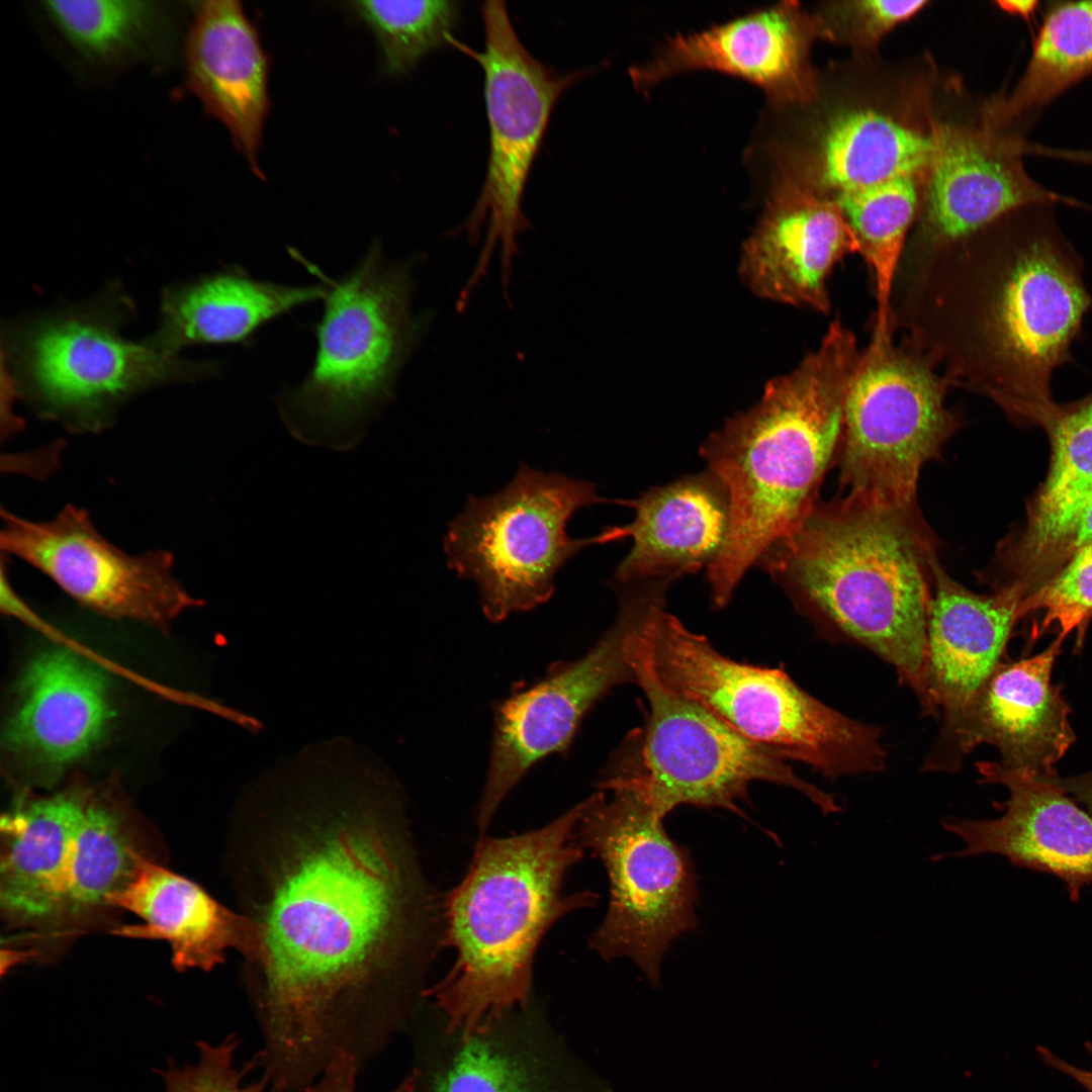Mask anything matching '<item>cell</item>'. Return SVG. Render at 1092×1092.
Wrapping results in <instances>:
<instances>
[{
  "label": "cell",
  "mask_w": 1092,
  "mask_h": 1092,
  "mask_svg": "<svg viewBox=\"0 0 1092 1092\" xmlns=\"http://www.w3.org/2000/svg\"><path fill=\"white\" fill-rule=\"evenodd\" d=\"M915 176L906 175L867 188L838 193L834 201L854 233L875 284L874 338L894 333L892 299L899 267L914 219Z\"/></svg>",
  "instance_id": "4dcf8cb0"
},
{
  "label": "cell",
  "mask_w": 1092,
  "mask_h": 1092,
  "mask_svg": "<svg viewBox=\"0 0 1092 1092\" xmlns=\"http://www.w3.org/2000/svg\"><path fill=\"white\" fill-rule=\"evenodd\" d=\"M359 1067L360 1062L356 1057L340 1053L303 1092H358L356 1080ZM418 1078L413 1073L389 1092H416Z\"/></svg>",
  "instance_id": "f35d334b"
},
{
  "label": "cell",
  "mask_w": 1092,
  "mask_h": 1092,
  "mask_svg": "<svg viewBox=\"0 0 1092 1092\" xmlns=\"http://www.w3.org/2000/svg\"><path fill=\"white\" fill-rule=\"evenodd\" d=\"M935 559L917 508H884L845 495L817 503L756 564L816 625L893 666L923 714L935 717L927 650Z\"/></svg>",
  "instance_id": "3957f363"
},
{
  "label": "cell",
  "mask_w": 1092,
  "mask_h": 1092,
  "mask_svg": "<svg viewBox=\"0 0 1092 1092\" xmlns=\"http://www.w3.org/2000/svg\"><path fill=\"white\" fill-rule=\"evenodd\" d=\"M931 139L923 233L904 253L964 239L1022 207L1069 202L1027 174L1016 139L949 125Z\"/></svg>",
  "instance_id": "ac0fdd59"
},
{
  "label": "cell",
  "mask_w": 1092,
  "mask_h": 1092,
  "mask_svg": "<svg viewBox=\"0 0 1092 1092\" xmlns=\"http://www.w3.org/2000/svg\"><path fill=\"white\" fill-rule=\"evenodd\" d=\"M87 797L63 792L16 805L2 817L1 908L17 922L61 917L72 842Z\"/></svg>",
  "instance_id": "83f0119b"
},
{
  "label": "cell",
  "mask_w": 1092,
  "mask_h": 1092,
  "mask_svg": "<svg viewBox=\"0 0 1092 1092\" xmlns=\"http://www.w3.org/2000/svg\"><path fill=\"white\" fill-rule=\"evenodd\" d=\"M604 499L586 480L539 471L521 463L500 491L470 496L444 539L448 566L475 581L484 616L499 623L532 610L554 593L558 570L604 532L573 539L567 523L579 509Z\"/></svg>",
  "instance_id": "8fae6325"
},
{
  "label": "cell",
  "mask_w": 1092,
  "mask_h": 1092,
  "mask_svg": "<svg viewBox=\"0 0 1092 1092\" xmlns=\"http://www.w3.org/2000/svg\"><path fill=\"white\" fill-rule=\"evenodd\" d=\"M807 40L804 15L793 3H783L671 37L631 76L644 88L678 73L715 70L756 84L772 104L782 105L807 93Z\"/></svg>",
  "instance_id": "44dd1931"
},
{
  "label": "cell",
  "mask_w": 1092,
  "mask_h": 1092,
  "mask_svg": "<svg viewBox=\"0 0 1092 1092\" xmlns=\"http://www.w3.org/2000/svg\"><path fill=\"white\" fill-rule=\"evenodd\" d=\"M947 382L893 334L860 351L843 406L840 482L848 496L894 509L916 508L922 466L958 428Z\"/></svg>",
  "instance_id": "7c38bea8"
},
{
  "label": "cell",
  "mask_w": 1092,
  "mask_h": 1092,
  "mask_svg": "<svg viewBox=\"0 0 1092 1092\" xmlns=\"http://www.w3.org/2000/svg\"><path fill=\"white\" fill-rule=\"evenodd\" d=\"M586 804L535 830L483 836L466 875L447 893L443 944L457 957L427 995L462 1041L491 1033L508 1011L527 1003L544 934L565 914L597 902L593 892L562 890L582 857L577 830Z\"/></svg>",
  "instance_id": "5b68a950"
},
{
  "label": "cell",
  "mask_w": 1092,
  "mask_h": 1092,
  "mask_svg": "<svg viewBox=\"0 0 1092 1092\" xmlns=\"http://www.w3.org/2000/svg\"><path fill=\"white\" fill-rule=\"evenodd\" d=\"M1084 1046L1087 1053L1092 1057V1041H1086ZM1035 1052L1038 1059L1043 1062L1044 1065L1070 1077L1087 1092H1092V1071L1081 1069L1080 1067L1066 1062L1043 1045L1037 1046Z\"/></svg>",
  "instance_id": "60d3db41"
},
{
  "label": "cell",
  "mask_w": 1092,
  "mask_h": 1092,
  "mask_svg": "<svg viewBox=\"0 0 1092 1092\" xmlns=\"http://www.w3.org/2000/svg\"><path fill=\"white\" fill-rule=\"evenodd\" d=\"M979 782L1000 785L1008 793L994 819L947 817L945 831L963 846L933 856L1005 857L1015 867L1058 878L1073 902L1092 884V816L1061 788L1004 767L998 761L976 763Z\"/></svg>",
  "instance_id": "e0dca14e"
},
{
  "label": "cell",
  "mask_w": 1092,
  "mask_h": 1092,
  "mask_svg": "<svg viewBox=\"0 0 1092 1092\" xmlns=\"http://www.w3.org/2000/svg\"><path fill=\"white\" fill-rule=\"evenodd\" d=\"M1073 798L1092 816V783L1083 774L1071 777H1056L1050 780Z\"/></svg>",
  "instance_id": "b9f144b4"
},
{
  "label": "cell",
  "mask_w": 1092,
  "mask_h": 1092,
  "mask_svg": "<svg viewBox=\"0 0 1092 1092\" xmlns=\"http://www.w3.org/2000/svg\"><path fill=\"white\" fill-rule=\"evenodd\" d=\"M1053 205L1016 209L979 232L902 258L894 331L948 386L1045 428L1054 372L1071 358L1092 297Z\"/></svg>",
  "instance_id": "7a4b0ae2"
},
{
  "label": "cell",
  "mask_w": 1092,
  "mask_h": 1092,
  "mask_svg": "<svg viewBox=\"0 0 1092 1092\" xmlns=\"http://www.w3.org/2000/svg\"><path fill=\"white\" fill-rule=\"evenodd\" d=\"M481 13L485 36L482 52H474L452 37L449 40L483 69L490 140L485 181L462 226L470 243H474L485 224L486 238L460 296L468 299L486 276L499 243L502 284L509 300L513 261L519 253L517 239L530 226L522 212L528 176L554 105L584 73L559 74L533 57L518 37L503 1L484 2Z\"/></svg>",
  "instance_id": "4fadbf2b"
},
{
  "label": "cell",
  "mask_w": 1092,
  "mask_h": 1092,
  "mask_svg": "<svg viewBox=\"0 0 1092 1092\" xmlns=\"http://www.w3.org/2000/svg\"><path fill=\"white\" fill-rule=\"evenodd\" d=\"M490 1034L462 1041L430 1092H550L534 1061L493 1041Z\"/></svg>",
  "instance_id": "e575fe53"
},
{
  "label": "cell",
  "mask_w": 1092,
  "mask_h": 1092,
  "mask_svg": "<svg viewBox=\"0 0 1092 1092\" xmlns=\"http://www.w3.org/2000/svg\"><path fill=\"white\" fill-rule=\"evenodd\" d=\"M1064 639L1041 652L1001 661L978 692L951 738L933 748L923 770L956 772L977 746L995 747L998 762L1039 781L1057 776L1056 764L1076 740L1071 709L1052 681Z\"/></svg>",
  "instance_id": "2e32d148"
},
{
  "label": "cell",
  "mask_w": 1092,
  "mask_h": 1092,
  "mask_svg": "<svg viewBox=\"0 0 1092 1092\" xmlns=\"http://www.w3.org/2000/svg\"><path fill=\"white\" fill-rule=\"evenodd\" d=\"M859 245L833 199L774 179L764 208L743 244L739 274L755 295L827 313L828 279Z\"/></svg>",
  "instance_id": "d6986e66"
},
{
  "label": "cell",
  "mask_w": 1092,
  "mask_h": 1092,
  "mask_svg": "<svg viewBox=\"0 0 1092 1092\" xmlns=\"http://www.w3.org/2000/svg\"><path fill=\"white\" fill-rule=\"evenodd\" d=\"M351 8L375 34L388 73L411 71L431 51L449 42L459 16L447 0L354 1Z\"/></svg>",
  "instance_id": "836d02e7"
},
{
  "label": "cell",
  "mask_w": 1092,
  "mask_h": 1092,
  "mask_svg": "<svg viewBox=\"0 0 1092 1092\" xmlns=\"http://www.w3.org/2000/svg\"><path fill=\"white\" fill-rule=\"evenodd\" d=\"M136 915L142 923L112 929L115 935L160 939L169 943L177 971H209L223 963L229 948L249 960L256 950L258 927L251 916L237 914L193 881L141 856L132 879L108 900Z\"/></svg>",
  "instance_id": "d4e9b609"
},
{
  "label": "cell",
  "mask_w": 1092,
  "mask_h": 1092,
  "mask_svg": "<svg viewBox=\"0 0 1092 1092\" xmlns=\"http://www.w3.org/2000/svg\"><path fill=\"white\" fill-rule=\"evenodd\" d=\"M1 515L2 550L99 614L165 628L201 604L175 576L169 551L129 554L108 541L81 508L68 505L43 521L4 510Z\"/></svg>",
  "instance_id": "9a60e30c"
},
{
  "label": "cell",
  "mask_w": 1092,
  "mask_h": 1092,
  "mask_svg": "<svg viewBox=\"0 0 1092 1092\" xmlns=\"http://www.w3.org/2000/svg\"><path fill=\"white\" fill-rule=\"evenodd\" d=\"M421 259L392 261L374 240L339 279L303 261L327 292L313 326V363L299 383L276 395L281 419L298 440L350 448L394 398L398 376L431 320L412 310L413 270Z\"/></svg>",
  "instance_id": "8992f818"
},
{
  "label": "cell",
  "mask_w": 1092,
  "mask_h": 1092,
  "mask_svg": "<svg viewBox=\"0 0 1092 1092\" xmlns=\"http://www.w3.org/2000/svg\"><path fill=\"white\" fill-rule=\"evenodd\" d=\"M1042 613L1036 632L1055 626L1059 637L1076 634L1081 648L1092 619V543L1074 552L1048 579L1021 602L1020 616Z\"/></svg>",
  "instance_id": "d590c367"
},
{
  "label": "cell",
  "mask_w": 1092,
  "mask_h": 1092,
  "mask_svg": "<svg viewBox=\"0 0 1092 1092\" xmlns=\"http://www.w3.org/2000/svg\"><path fill=\"white\" fill-rule=\"evenodd\" d=\"M927 619L930 690L941 716L937 748L945 744L966 712L1003 660L1015 624L1021 619L1023 592L1016 586L979 595L953 580L937 559L932 562Z\"/></svg>",
  "instance_id": "ffe728a7"
},
{
  "label": "cell",
  "mask_w": 1092,
  "mask_h": 1092,
  "mask_svg": "<svg viewBox=\"0 0 1092 1092\" xmlns=\"http://www.w3.org/2000/svg\"><path fill=\"white\" fill-rule=\"evenodd\" d=\"M613 626L583 656L559 663L541 680L519 688L495 708L488 768L477 807L484 832L499 806L527 771L553 753L568 751L581 720L617 686L635 684L632 658L636 630L650 593L620 589Z\"/></svg>",
  "instance_id": "5bb4252c"
},
{
  "label": "cell",
  "mask_w": 1092,
  "mask_h": 1092,
  "mask_svg": "<svg viewBox=\"0 0 1092 1092\" xmlns=\"http://www.w3.org/2000/svg\"><path fill=\"white\" fill-rule=\"evenodd\" d=\"M1044 429L1052 445L1049 473L1020 535L999 550L1009 573L1001 586L1017 585L1026 594L1043 582L1052 555L1092 497V392L1059 404Z\"/></svg>",
  "instance_id": "4316f807"
},
{
  "label": "cell",
  "mask_w": 1092,
  "mask_h": 1092,
  "mask_svg": "<svg viewBox=\"0 0 1092 1092\" xmlns=\"http://www.w3.org/2000/svg\"><path fill=\"white\" fill-rule=\"evenodd\" d=\"M649 653L659 679L741 736L829 780L884 770L882 729L832 709L779 668L735 661L665 610L651 611Z\"/></svg>",
  "instance_id": "52a82bcc"
},
{
  "label": "cell",
  "mask_w": 1092,
  "mask_h": 1092,
  "mask_svg": "<svg viewBox=\"0 0 1092 1092\" xmlns=\"http://www.w3.org/2000/svg\"><path fill=\"white\" fill-rule=\"evenodd\" d=\"M925 4V1L868 0L852 2L845 10L857 34L863 40L876 41L919 12Z\"/></svg>",
  "instance_id": "74e56055"
},
{
  "label": "cell",
  "mask_w": 1092,
  "mask_h": 1092,
  "mask_svg": "<svg viewBox=\"0 0 1092 1092\" xmlns=\"http://www.w3.org/2000/svg\"><path fill=\"white\" fill-rule=\"evenodd\" d=\"M1092 543V497L1052 555L1045 573L1049 578L1074 552Z\"/></svg>",
  "instance_id": "ab89813d"
},
{
  "label": "cell",
  "mask_w": 1092,
  "mask_h": 1092,
  "mask_svg": "<svg viewBox=\"0 0 1092 1092\" xmlns=\"http://www.w3.org/2000/svg\"><path fill=\"white\" fill-rule=\"evenodd\" d=\"M1092 74V1L1055 2L1046 9L1027 66L990 109L995 126L1042 107Z\"/></svg>",
  "instance_id": "f546056e"
},
{
  "label": "cell",
  "mask_w": 1092,
  "mask_h": 1092,
  "mask_svg": "<svg viewBox=\"0 0 1092 1092\" xmlns=\"http://www.w3.org/2000/svg\"><path fill=\"white\" fill-rule=\"evenodd\" d=\"M188 85L224 123L240 152L261 176L258 154L268 112V61L238 1L201 3L186 50Z\"/></svg>",
  "instance_id": "cb8c5ba5"
},
{
  "label": "cell",
  "mask_w": 1092,
  "mask_h": 1092,
  "mask_svg": "<svg viewBox=\"0 0 1092 1092\" xmlns=\"http://www.w3.org/2000/svg\"><path fill=\"white\" fill-rule=\"evenodd\" d=\"M238 1046L236 1035H229L217 1044L199 1042L196 1064L171 1067L162 1073L166 1092H267L269 1085L263 1077L248 1080L247 1075L254 1070L250 1063L244 1068L237 1067Z\"/></svg>",
  "instance_id": "8d00e7d4"
},
{
  "label": "cell",
  "mask_w": 1092,
  "mask_h": 1092,
  "mask_svg": "<svg viewBox=\"0 0 1092 1092\" xmlns=\"http://www.w3.org/2000/svg\"><path fill=\"white\" fill-rule=\"evenodd\" d=\"M622 504L635 510V518L629 525L614 527L617 540L632 539L615 572L621 584L674 581L708 568L725 545L729 498L709 471L651 487Z\"/></svg>",
  "instance_id": "603a6c76"
},
{
  "label": "cell",
  "mask_w": 1092,
  "mask_h": 1092,
  "mask_svg": "<svg viewBox=\"0 0 1092 1092\" xmlns=\"http://www.w3.org/2000/svg\"><path fill=\"white\" fill-rule=\"evenodd\" d=\"M326 292L323 282L284 284L254 278L240 266L228 267L166 289L159 328L143 342L167 355L197 344L251 345L265 325L324 300Z\"/></svg>",
  "instance_id": "484cf974"
},
{
  "label": "cell",
  "mask_w": 1092,
  "mask_h": 1092,
  "mask_svg": "<svg viewBox=\"0 0 1092 1092\" xmlns=\"http://www.w3.org/2000/svg\"><path fill=\"white\" fill-rule=\"evenodd\" d=\"M42 9L84 59L102 66L152 56L167 28L165 9L153 1L56 0Z\"/></svg>",
  "instance_id": "1f68e13d"
},
{
  "label": "cell",
  "mask_w": 1092,
  "mask_h": 1092,
  "mask_svg": "<svg viewBox=\"0 0 1092 1092\" xmlns=\"http://www.w3.org/2000/svg\"><path fill=\"white\" fill-rule=\"evenodd\" d=\"M577 835L610 883L606 916L589 944L605 960L631 959L654 985L673 941L697 927L694 864L630 778L602 772Z\"/></svg>",
  "instance_id": "30bf717a"
},
{
  "label": "cell",
  "mask_w": 1092,
  "mask_h": 1092,
  "mask_svg": "<svg viewBox=\"0 0 1092 1092\" xmlns=\"http://www.w3.org/2000/svg\"><path fill=\"white\" fill-rule=\"evenodd\" d=\"M646 624L647 619L632 649L635 684L648 704L645 726L625 739L608 766L633 780L659 818L682 805L743 817L738 803L748 800L749 785L759 781L800 792L825 815L842 810L832 794L800 778L785 760L668 689L653 668Z\"/></svg>",
  "instance_id": "ba28073f"
},
{
  "label": "cell",
  "mask_w": 1092,
  "mask_h": 1092,
  "mask_svg": "<svg viewBox=\"0 0 1092 1092\" xmlns=\"http://www.w3.org/2000/svg\"><path fill=\"white\" fill-rule=\"evenodd\" d=\"M300 812L267 871L249 960L263 1033L256 1068L301 1092L340 1053L361 1057L389 1030L382 991L403 957L413 892L390 812L394 780L355 764L297 772Z\"/></svg>",
  "instance_id": "6da1fadb"
},
{
  "label": "cell",
  "mask_w": 1092,
  "mask_h": 1092,
  "mask_svg": "<svg viewBox=\"0 0 1092 1092\" xmlns=\"http://www.w3.org/2000/svg\"><path fill=\"white\" fill-rule=\"evenodd\" d=\"M1036 1H1000L998 5L1010 14L1028 17L1034 11Z\"/></svg>",
  "instance_id": "7bdbcfd3"
},
{
  "label": "cell",
  "mask_w": 1092,
  "mask_h": 1092,
  "mask_svg": "<svg viewBox=\"0 0 1092 1092\" xmlns=\"http://www.w3.org/2000/svg\"><path fill=\"white\" fill-rule=\"evenodd\" d=\"M860 351L838 321L791 372L770 379L761 398L713 433L700 454L730 504L725 545L707 569L710 598L725 607L752 564L790 535L817 505L820 482L839 447L843 406Z\"/></svg>",
  "instance_id": "277c9868"
},
{
  "label": "cell",
  "mask_w": 1092,
  "mask_h": 1092,
  "mask_svg": "<svg viewBox=\"0 0 1092 1092\" xmlns=\"http://www.w3.org/2000/svg\"><path fill=\"white\" fill-rule=\"evenodd\" d=\"M103 674L65 648L35 657L19 686L6 744L30 764L59 770L102 737L111 716Z\"/></svg>",
  "instance_id": "7402d4cb"
},
{
  "label": "cell",
  "mask_w": 1092,
  "mask_h": 1092,
  "mask_svg": "<svg viewBox=\"0 0 1092 1092\" xmlns=\"http://www.w3.org/2000/svg\"><path fill=\"white\" fill-rule=\"evenodd\" d=\"M142 855L121 814L88 799L71 846L61 917L81 918L108 906Z\"/></svg>",
  "instance_id": "d6a6232c"
},
{
  "label": "cell",
  "mask_w": 1092,
  "mask_h": 1092,
  "mask_svg": "<svg viewBox=\"0 0 1092 1092\" xmlns=\"http://www.w3.org/2000/svg\"><path fill=\"white\" fill-rule=\"evenodd\" d=\"M932 139L872 109L832 118L819 135L811 174L835 194L913 175L928 166Z\"/></svg>",
  "instance_id": "f1b7e54d"
},
{
  "label": "cell",
  "mask_w": 1092,
  "mask_h": 1092,
  "mask_svg": "<svg viewBox=\"0 0 1092 1092\" xmlns=\"http://www.w3.org/2000/svg\"><path fill=\"white\" fill-rule=\"evenodd\" d=\"M124 307L112 292L9 328L13 379L40 416L72 431L98 432L131 396L218 371L217 363L189 361L123 339Z\"/></svg>",
  "instance_id": "9c48e42d"
}]
</instances>
